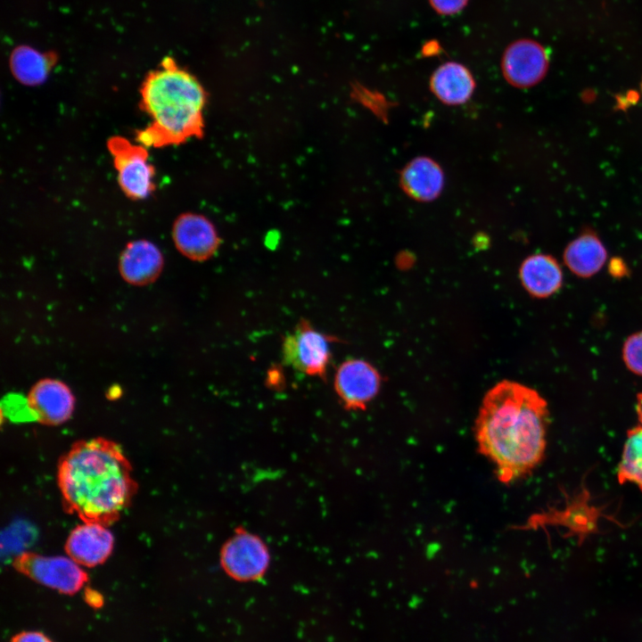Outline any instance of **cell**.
<instances>
[{
  "label": "cell",
  "instance_id": "1",
  "mask_svg": "<svg viewBox=\"0 0 642 642\" xmlns=\"http://www.w3.org/2000/svg\"><path fill=\"white\" fill-rule=\"evenodd\" d=\"M547 423V401L530 387L503 381L486 393L475 422V439L499 482L512 483L541 462Z\"/></svg>",
  "mask_w": 642,
  "mask_h": 642
},
{
  "label": "cell",
  "instance_id": "2",
  "mask_svg": "<svg viewBox=\"0 0 642 642\" xmlns=\"http://www.w3.org/2000/svg\"><path fill=\"white\" fill-rule=\"evenodd\" d=\"M57 481L66 512L105 526L120 517L137 490L122 449L104 438L74 443L59 461Z\"/></svg>",
  "mask_w": 642,
  "mask_h": 642
},
{
  "label": "cell",
  "instance_id": "3",
  "mask_svg": "<svg viewBox=\"0 0 642 642\" xmlns=\"http://www.w3.org/2000/svg\"><path fill=\"white\" fill-rule=\"evenodd\" d=\"M206 101L199 80L172 58H165L140 88V107L150 123L136 132L137 143L160 148L201 136Z\"/></svg>",
  "mask_w": 642,
  "mask_h": 642
},
{
  "label": "cell",
  "instance_id": "4",
  "mask_svg": "<svg viewBox=\"0 0 642 642\" xmlns=\"http://www.w3.org/2000/svg\"><path fill=\"white\" fill-rule=\"evenodd\" d=\"M118 183L124 194L134 201L146 199L155 189V169L149 162L147 148L132 144L127 138L114 136L108 139Z\"/></svg>",
  "mask_w": 642,
  "mask_h": 642
},
{
  "label": "cell",
  "instance_id": "5",
  "mask_svg": "<svg viewBox=\"0 0 642 642\" xmlns=\"http://www.w3.org/2000/svg\"><path fill=\"white\" fill-rule=\"evenodd\" d=\"M334 341L335 338L314 328L308 320H300L283 342V358L300 373L325 377Z\"/></svg>",
  "mask_w": 642,
  "mask_h": 642
},
{
  "label": "cell",
  "instance_id": "6",
  "mask_svg": "<svg viewBox=\"0 0 642 642\" xmlns=\"http://www.w3.org/2000/svg\"><path fill=\"white\" fill-rule=\"evenodd\" d=\"M270 564V553L258 535L239 528L220 550V564L232 579L249 582L261 579Z\"/></svg>",
  "mask_w": 642,
  "mask_h": 642
},
{
  "label": "cell",
  "instance_id": "7",
  "mask_svg": "<svg viewBox=\"0 0 642 642\" xmlns=\"http://www.w3.org/2000/svg\"><path fill=\"white\" fill-rule=\"evenodd\" d=\"M13 565L35 581L63 594L78 592L87 581V574L70 557L26 552L15 558Z\"/></svg>",
  "mask_w": 642,
  "mask_h": 642
},
{
  "label": "cell",
  "instance_id": "8",
  "mask_svg": "<svg viewBox=\"0 0 642 642\" xmlns=\"http://www.w3.org/2000/svg\"><path fill=\"white\" fill-rule=\"evenodd\" d=\"M500 68L509 85L522 89L530 88L546 77L549 68V56L546 48L538 41L520 38L506 47Z\"/></svg>",
  "mask_w": 642,
  "mask_h": 642
},
{
  "label": "cell",
  "instance_id": "9",
  "mask_svg": "<svg viewBox=\"0 0 642 642\" xmlns=\"http://www.w3.org/2000/svg\"><path fill=\"white\" fill-rule=\"evenodd\" d=\"M26 399L33 417L46 425H59L68 421L76 403L70 387L53 377L37 380L28 391Z\"/></svg>",
  "mask_w": 642,
  "mask_h": 642
},
{
  "label": "cell",
  "instance_id": "10",
  "mask_svg": "<svg viewBox=\"0 0 642 642\" xmlns=\"http://www.w3.org/2000/svg\"><path fill=\"white\" fill-rule=\"evenodd\" d=\"M381 383L377 370L363 359H348L337 368L333 386L344 407L364 409L376 396Z\"/></svg>",
  "mask_w": 642,
  "mask_h": 642
},
{
  "label": "cell",
  "instance_id": "11",
  "mask_svg": "<svg viewBox=\"0 0 642 642\" xmlns=\"http://www.w3.org/2000/svg\"><path fill=\"white\" fill-rule=\"evenodd\" d=\"M171 236L178 252L197 262L211 258L220 243L212 222L197 213L179 215L173 223Z\"/></svg>",
  "mask_w": 642,
  "mask_h": 642
},
{
  "label": "cell",
  "instance_id": "12",
  "mask_svg": "<svg viewBox=\"0 0 642 642\" xmlns=\"http://www.w3.org/2000/svg\"><path fill=\"white\" fill-rule=\"evenodd\" d=\"M164 268V256L160 249L146 239L128 242L123 248L118 262L121 278L134 286H145L154 283Z\"/></svg>",
  "mask_w": 642,
  "mask_h": 642
},
{
  "label": "cell",
  "instance_id": "13",
  "mask_svg": "<svg viewBox=\"0 0 642 642\" xmlns=\"http://www.w3.org/2000/svg\"><path fill=\"white\" fill-rule=\"evenodd\" d=\"M113 545V535L107 526L83 522L71 531L65 543V550L69 557L79 565L94 567L107 560Z\"/></svg>",
  "mask_w": 642,
  "mask_h": 642
},
{
  "label": "cell",
  "instance_id": "14",
  "mask_svg": "<svg viewBox=\"0 0 642 642\" xmlns=\"http://www.w3.org/2000/svg\"><path fill=\"white\" fill-rule=\"evenodd\" d=\"M445 176L440 164L427 156L408 161L399 174V185L411 199L429 202L437 199L444 187Z\"/></svg>",
  "mask_w": 642,
  "mask_h": 642
},
{
  "label": "cell",
  "instance_id": "15",
  "mask_svg": "<svg viewBox=\"0 0 642 642\" xmlns=\"http://www.w3.org/2000/svg\"><path fill=\"white\" fill-rule=\"evenodd\" d=\"M476 86L470 70L457 62H446L438 66L429 79V87L433 95L446 105L465 103L473 95Z\"/></svg>",
  "mask_w": 642,
  "mask_h": 642
},
{
  "label": "cell",
  "instance_id": "16",
  "mask_svg": "<svg viewBox=\"0 0 642 642\" xmlns=\"http://www.w3.org/2000/svg\"><path fill=\"white\" fill-rule=\"evenodd\" d=\"M563 257L565 266L572 274L588 278L603 268L608 254L597 235L586 230L566 245Z\"/></svg>",
  "mask_w": 642,
  "mask_h": 642
},
{
  "label": "cell",
  "instance_id": "17",
  "mask_svg": "<svg viewBox=\"0 0 642 642\" xmlns=\"http://www.w3.org/2000/svg\"><path fill=\"white\" fill-rule=\"evenodd\" d=\"M520 278L531 295L547 298L559 291L564 276L555 258L547 254H534L522 263Z\"/></svg>",
  "mask_w": 642,
  "mask_h": 642
},
{
  "label": "cell",
  "instance_id": "18",
  "mask_svg": "<svg viewBox=\"0 0 642 642\" xmlns=\"http://www.w3.org/2000/svg\"><path fill=\"white\" fill-rule=\"evenodd\" d=\"M56 62L55 56L29 46H20L11 54L10 68L16 80L24 86L43 84Z\"/></svg>",
  "mask_w": 642,
  "mask_h": 642
},
{
  "label": "cell",
  "instance_id": "19",
  "mask_svg": "<svg viewBox=\"0 0 642 642\" xmlns=\"http://www.w3.org/2000/svg\"><path fill=\"white\" fill-rule=\"evenodd\" d=\"M617 478L621 484L630 482L642 491V425L627 432Z\"/></svg>",
  "mask_w": 642,
  "mask_h": 642
},
{
  "label": "cell",
  "instance_id": "20",
  "mask_svg": "<svg viewBox=\"0 0 642 642\" xmlns=\"http://www.w3.org/2000/svg\"><path fill=\"white\" fill-rule=\"evenodd\" d=\"M622 360L631 373L642 376V330L630 334L625 340Z\"/></svg>",
  "mask_w": 642,
  "mask_h": 642
},
{
  "label": "cell",
  "instance_id": "21",
  "mask_svg": "<svg viewBox=\"0 0 642 642\" xmlns=\"http://www.w3.org/2000/svg\"><path fill=\"white\" fill-rule=\"evenodd\" d=\"M432 9L439 15L451 16L462 12L469 0H428Z\"/></svg>",
  "mask_w": 642,
  "mask_h": 642
},
{
  "label": "cell",
  "instance_id": "22",
  "mask_svg": "<svg viewBox=\"0 0 642 642\" xmlns=\"http://www.w3.org/2000/svg\"><path fill=\"white\" fill-rule=\"evenodd\" d=\"M608 271L614 278H622L628 275L627 264L621 258L613 257L608 262Z\"/></svg>",
  "mask_w": 642,
  "mask_h": 642
},
{
  "label": "cell",
  "instance_id": "23",
  "mask_svg": "<svg viewBox=\"0 0 642 642\" xmlns=\"http://www.w3.org/2000/svg\"><path fill=\"white\" fill-rule=\"evenodd\" d=\"M10 642H52V640L41 632L24 631L14 636Z\"/></svg>",
  "mask_w": 642,
  "mask_h": 642
},
{
  "label": "cell",
  "instance_id": "24",
  "mask_svg": "<svg viewBox=\"0 0 642 642\" xmlns=\"http://www.w3.org/2000/svg\"><path fill=\"white\" fill-rule=\"evenodd\" d=\"M636 411L640 424L642 425V392H640L637 396Z\"/></svg>",
  "mask_w": 642,
  "mask_h": 642
},
{
  "label": "cell",
  "instance_id": "25",
  "mask_svg": "<svg viewBox=\"0 0 642 642\" xmlns=\"http://www.w3.org/2000/svg\"><path fill=\"white\" fill-rule=\"evenodd\" d=\"M640 88H641V93H642V81H641V84H640Z\"/></svg>",
  "mask_w": 642,
  "mask_h": 642
}]
</instances>
